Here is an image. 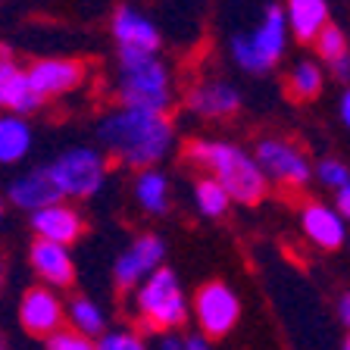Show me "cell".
<instances>
[{
  "label": "cell",
  "instance_id": "obj_1",
  "mask_svg": "<svg viewBox=\"0 0 350 350\" xmlns=\"http://www.w3.org/2000/svg\"><path fill=\"white\" fill-rule=\"evenodd\" d=\"M97 138L109 157L131 169H157V163L172 150L175 129L166 113L141 107H119L100 119Z\"/></svg>",
  "mask_w": 350,
  "mask_h": 350
},
{
  "label": "cell",
  "instance_id": "obj_2",
  "mask_svg": "<svg viewBox=\"0 0 350 350\" xmlns=\"http://www.w3.org/2000/svg\"><path fill=\"white\" fill-rule=\"evenodd\" d=\"M188 160L204 175H210L213 182L222 185L234 204L254 206L266 197V185H269L266 175L256 166L254 157H247L238 144H226V141H191Z\"/></svg>",
  "mask_w": 350,
  "mask_h": 350
},
{
  "label": "cell",
  "instance_id": "obj_3",
  "mask_svg": "<svg viewBox=\"0 0 350 350\" xmlns=\"http://www.w3.org/2000/svg\"><path fill=\"white\" fill-rule=\"evenodd\" d=\"M119 100L122 107H141L166 113L172 103V79L157 53L119 47Z\"/></svg>",
  "mask_w": 350,
  "mask_h": 350
},
{
  "label": "cell",
  "instance_id": "obj_4",
  "mask_svg": "<svg viewBox=\"0 0 350 350\" xmlns=\"http://www.w3.org/2000/svg\"><path fill=\"white\" fill-rule=\"evenodd\" d=\"M138 313L144 328H163V332H172L188 322V300H185V291L172 269L160 266L141 282Z\"/></svg>",
  "mask_w": 350,
  "mask_h": 350
},
{
  "label": "cell",
  "instance_id": "obj_5",
  "mask_svg": "<svg viewBox=\"0 0 350 350\" xmlns=\"http://www.w3.org/2000/svg\"><path fill=\"white\" fill-rule=\"evenodd\" d=\"M51 182L57 185L59 197L72 200H88L103 188L107 178V157L94 147H69L47 166Z\"/></svg>",
  "mask_w": 350,
  "mask_h": 350
},
{
  "label": "cell",
  "instance_id": "obj_6",
  "mask_svg": "<svg viewBox=\"0 0 350 350\" xmlns=\"http://www.w3.org/2000/svg\"><path fill=\"white\" fill-rule=\"evenodd\" d=\"M288 47V22L282 7H269L256 31L232 38V57L247 72H269Z\"/></svg>",
  "mask_w": 350,
  "mask_h": 350
},
{
  "label": "cell",
  "instance_id": "obj_7",
  "mask_svg": "<svg viewBox=\"0 0 350 350\" xmlns=\"http://www.w3.org/2000/svg\"><path fill=\"white\" fill-rule=\"evenodd\" d=\"M256 166L262 169L266 182L284 185V188H304L313 175L306 153L282 138H266L256 144Z\"/></svg>",
  "mask_w": 350,
  "mask_h": 350
},
{
  "label": "cell",
  "instance_id": "obj_8",
  "mask_svg": "<svg viewBox=\"0 0 350 350\" xmlns=\"http://www.w3.org/2000/svg\"><path fill=\"white\" fill-rule=\"evenodd\" d=\"M194 316L204 338H226L241 316V300L226 282H206L194 297Z\"/></svg>",
  "mask_w": 350,
  "mask_h": 350
},
{
  "label": "cell",
  "instance_id": "obj_9",
  "mask_svg": "<svg viewBox=\"0 0 350 350\" xmlns=\"http://www.w3.org/2000/svg\"><path fill=\"white\" fill-rule=\"evenodd\" d=\"M19 325L31 338H51L66 325V304L59 291L47 284H31L19 297Z\"/></svg>",
  "mask_w": 350,
  "mask_h": 350
},
{
  "label": "cell",
  "instance_id": "obj_10",
  "mask_svg": "<svg viewBox=\"0 0 350 350\" xmlns=\"http://www.w3.org/2000/svg\"><path fill=\"white\" fill-rule=\"evenodd\" d=\"M163 254H166V244L157 234H141V238L131 241V247L122 250V256L113 266V275H116V284L122 291H131L138 288L150 272H157L163 266Z\"/></svg>",
  "mask_w": 350,
  "mask_h": 350
},
{
  "label": "cell",
  "instance_id": "obj_11",
  "mask_svg": "<svg viewBox=\"0 0 350 350\" xmlns=\"http://www.w3.org/2000/svg\"><path fill=\"white\" fill-rule=\"evenodd\" d=\"M25 75H29L31 91H35L44 103L47 97H63V94H69V91H75V88L85 81V66H81L79 59L47 57V59H35V63L25 69Z\"/></svg>",
  "mask_w": 350,
  "mask_h": 350
},
{
  "label": "cell",
  "instance_id": "obj_12",
  "mask_svg": "<svg viewBox=\"0 0 350 350\" xmlns=\"http://www.w3.org/2000/svg\"><path fill=\"white\" fill-rule=\"evenodd\" d=\"M41 107V97L31 91L25 66L10 57L7 47H0V109L13 116H29Z\"/></svg>",
  "mask_w": 350,
  "mask_h": 350
},
{
  "label": "cell",
  "instance_id": "obj_13",
  "mask_svg": "<svg viewBox=\"0 0 350 350\" xmlns=\"http://www.w3.org/2000/svg\"><path fill=\"white\" fill-rule=\"evenodd\" d=\"M29 262L35 275L41 278V284L59 291V288H69L75 282V262L69 247L63 244H53V241H41L35 238L29 247Z\"/></svg>",
  "mask_w": 350,
  "mask_h": 350
},
{
  "label": "cell",
  "instance_id": "obj_14",
  "mask_svg": "<svg viewBox=\"0 0 350 350\" xmlns=\"http://www.w3.org/2000/svg\"><path fill=\"white\" fill-rule=\"evenodd\" d=\"M29 216H31L35 238H41V241H53V244L69 247V244H75V241L85 234V219H81V213L75 210V206L63 204V200L44 206V210L29 213Z\"/></svg>",
  "mask_w": 350,
  "mask_h": 350
},
{
  "label": "cell",
  "instance_id": "obj_15",
  "mask_svg": "<svg viewBox=\"0 0 350 350\" xmlns=\"http://www.w3.org/2000/svg\"><path fill=\"white\" fill-rule=\"evenodd\" d=\"M7 200L22 213H35L51 204H59L63 197H59L57 185L51 182L47 166H41V169H31V172L16 175L13 182L7 185Z\"/></svg>",
  "mask_w": 350,
  "mask_h": 350
},
{
  "label": "cell",
  "instance_id": "obj_16",
  "mask_svg": "<svg viewBox=\"0 0 350 350\" xmlns=\"http://www.w3.org/2000/svg\"><path fill=\"white\" fill-rule=\"evenodd\" d=\"M113 38H116L119 47H125V51H144V53L160 51V31H157V25L131 7L116 10V16H113Z\"/></svg>",
  "mask_w": 350,
  "mask_h": 350
},
{
  "label": "cell",
  "instance_id": "obj_17",
  "mask_svg": "<svg viewBox=\"0 0 350 350\" xmlns=\"http://www.w3.org/2000/svg\"><path fill=\"white\" fill-rule=\"evenodd\" d=\"M300 226H304L306 238L319 244L322 250H338L344 244V238H347L344 219L325 204H306L300 210Z\"/></svg>",
  "mask_w": 350,
  "mask_h": 350
},
{
  "label": "cell",
  "instance_id": "obj_18",
  "mask_svg": "<svg viewBox=\"0 0 350 350\" xmlns=\"http://www.w3.org/2000/svg\"><path fill=\"white\" fill-rule=\"evenodd\" d=\"M241 103L238 88H232L228 81H200L188 94V109L204 119H226L232 116Z\"/></svg>",
  "mask_w": 350,
  "mask_h": 350
},
{
  "label": "cell",
  "instance_id": "obj_19",
  "mask_svg": "<svg viewBox=\"0 0 350 350\" xmlns=\"http://www.w3.org/2000/svg\"><path fill=\"white\" fill-rule=\"evenodd\" d=\"M284 22L297 41H316V35L328 25V3L325 0H288Z\"/></svg>",
  "mask_w": 350,
  "mask_h": 350
},
{
  "label": "cell",
  "instance_id": "obj_20",
  "mask_svg": "<svg viewBox=\"0 0 350 350\" xmlns=\"http://www.w3.org/2000/svg\"><path fill=\"white\" fill-rule=\"evenodd\" d=\"M31 144H35V135H31V125L25 122V116L3 113L0 116V166L22 163L29 157Z\"/></svg>",
  "mask_w": 350,
  "mask_h": 350
},
{
  "label": "cell",
  "instance_id": "obj_21",
  "mask_svg": "<svg viewBox=\"0 0 350 350\" xmlns=\"http://www.w3.org/2000/svg\"><path fill=\"white\" fill-rule=\"evenodd\" d=\"M135 197H138L141 210L160 216L169 210V178L160 169H141L138 182H135Z\"/></svg>",
  "mask_w": 350,
  "mask_h": 350
},
{
  "label": "cell",
  "instance_id": "obj_22",
  "mask_svg": "<svg viewBox=\"0 0 350 350\" xmlns=\"http://www.w3.org/2000/svg\"><path fill=\"white\" fill-rule=\"evenodd\" d=\"M66 322H69L72 332H79V335H85V338H100L103 332H107V316H103V310L91 297L69 300V306H66Z\"/></svg>",
  "mask_w": 350,
  "mask_h": 350
},
{
  "label": "cell",
  "instance_id": "obj_23",
  "mask_svg": "<svg viewBox=\"0 0 350 350\" xmlns=\"http://www.w3.org/2000/svg\"><path fill=\"white\" fill-rule=\"evenodd\" d=\"M194 204H197V210H200V216L219 219L228 213L232 197L226 194V188L219 182H213L210 175H204V178H197V185H194Z\"/></svg>",
  "mask_w": 350,
  "mask_h": 350
},
{
  "label": "cell",
  "instance_id": "obj_24",
  "mask_svg": "<svg viewBox=\"0 0 350 350\" xmlns=\"http://www.w3.org/2000/svg\"><path fill=\"white\" fill-rule=\"evenodd\" d=\"M288 91H291L297 100H313L322 91V69L316 63H310V59L297 63L291 69V75H288Z\"/></svg>",
  "mask_w": 350,
  "mask_h": 350
},
{
  "label": "cell",
  "instance_id": "obj_25",
  "mask_svg": "<svg viewBox=\"0 0 350 350\" xmlns=\"http://www.w3.org/2000/svg\"><path fill=\"white\" fill-rule=\"evenodd\" d=\"M316 51H319V57L325 59V63H335V59L347 57V38H344V31L338 29V25H332L328 22L325 29L316 35Z\"/></svg>",
  "mask_w": 350,
  "mask_h": 350
},
{
  "label": "cell",
  "instance_id": "obj_26",
  "mask_svg": "<svg viewBox=\"0 0 350 350\" xmlns=\"http://www.w3.org/2000/svg\"><path fill=\"white\" fill-rule=\"evenodd\" d=\"M44 350H97L94 338H85L72 328H59L51 338H44Z\"/></svg>",
  "mask_w": 350,
  "mask_h": 350
},
{
  "label": "cell",
  "instance_id": "obj_27",
  "mask_svg": "<svg viewBox=\"0 0 350 350\" xmlns=\"http://www.w3.org/2000/svg\"><path fill=\"white\" fill-rule=\"evenodd\" d=\"M97 350H147L144 338L138 332H103L100 338H94Z\"/></svg>",
  "mask_w": 350,
  "mask_h": 350
},
{
  "label": "cell",
  "instance_id": "obj_28",
  "mask_svg": "<svg viewBox=\"0 0 350 350\" xmlns=\"http://www.w3.org/2000/svg\"><path fill=\"white\" fill-rule=\"evenodd\" d=\"M316 178H319L325 188L341 191L344 185H350V169L344 166L341 160H322L319 166H316Z\"/></svg>",
  "mask_w": 350,
  "mask_h": 350
},
{
  "label": "cell",
  "instance_id": "obj_29",
  "mask_svg": "<svg viewBox=\"0 0 350 350\" xmlns=\"http://www.w3.org/2000/svg\"><path fill=\"white\" fill-rule=\"evenodd\" d=\"M328 69H332V75L341 81H350V53L341 59H335V63H328Z\"/></svg>",
  "mask_w": 350,
  "mask_h": 350
},
{
  "label": "cell",
  "instance_id": "obj_30",
  "mask_svg": "<svg viewBox=\"0 0 350 350\" xmlns=\"http://www.w3.org/2000/svg\"><path fill=\"white\" fill-rule=\"evenodd\" d=\"M182 347L185 350H210V341H206L204 335H191V338L182 341Z\"/></svg>",
  "mask_w": 350,
  "mask_h": 350
},
{
  "label": "cell",
  "instance_id": "obj_31",
  "mask_svg": "<svg viewBox=\"0 0 350 350\" xmlns=\"http://www.w3.org/2000/svg\"><path fill=\"white\" fill-rule=\"evenodd\" d=\"M338 316H341V322L350 328V291L344 294L341 300H338Z\"/></svg>",
  "mask_w": 350,
  "mask_h": 350
},
{
  "label": "cell",
  "instance_id": "obj_32",
  "mask_svg": "<svg viewBox=\"0 0 350 350\" xmlns=\"http://www.w3.org/2000/svg\"><path fill=\"white\" fill-rule=\"evenodd\" d=\"M341 119H344V125L350 129V88L344 91V97H341Z\"/></svg>",
  "mask_w": 350,
  "mask_h": 350
},
{
  "label": "cell",
  "instance_id": "obj_33",
  "mask_svg": "<svg viewBox=\"0 0 350 350\" xmlns=\"http://www.w3.org/2000/svg\"><path fill=\"white\" fill-rule=\"evenodd\" d=\"M160 350H185V347H182V341H178V338H172V335H169V338H163Z\"/></svg>",
  "mask_w": 350,
  "mask_h": 350
},
{
  "label": "cell",
  "instance_id": "obj_34",
  "mask_svg": "<svg viewBox=\"0 0 350 350\" xmlns=\"http://www.w3.org/2000/svg\"><path fill=\"white\" fill-rule=\"evenodd\" d=\"M3 275H7V269H3V262H0V291H3Z\"/></svg>",
  "mask_w": 350,
  "mask_h": 350
},
{
  "label": "cell",
  "instance_id": "obj_35",
  "mask_svg": "<svg viewBox=\"0 0 350 350\" xmlns=\"http://www.w3.org/2000/svg\"><path fill=\"white\" fill-rule=\"evenodd\" d=\"M3 213H7V204H3V197H0V219H3Z\"/></svg>",
  "mask_w": 350,
  "mask_h": 350
},
{
  "label": "cell",
  "instance_id": "obj_36",
  "mask_svg": "<svg viewBox=\"0 0 350 350\" xmlns=\"http://www.w3.org/2000/svg\"><path fill=\"white\" fill-rule=\"evenodd\" d=\"M341 350H350V335H347V341H344V344H341Z\"/></svg>",
  "mask_w": 350,
  "mask_h": 350
},
{
  "label": "cell",
  "instance_id": "obj_37",
  "mask_svg": "<svg viewBox=\"0 0 350 350\" xmlns=\"http://www.w3.org/2000/svg\"><path fill=\"white\" fill-rule=\"evenodd\" d=\"M0 350H7V341H3V335H0Z\"/></svg>",
  "mask_w": 350,
  "mask_h": 350
}]
</instances>
